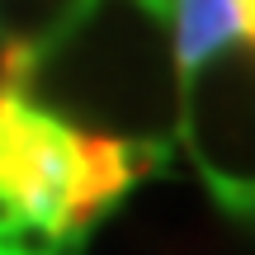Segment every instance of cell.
<instances>
[{
  "instance_id": "obj_2",
  "label": "cell",
  "mask_w": 255,
  "mask_h": 255,
  "mask_svg": "<svg viewBox=\"0 0 255 255\" xmlns=\"http://www.w3.org/2000/svg\"><path fill=\"white\" fill-rule=\"evenodd\" d=\"M194 170L237 222L255 227V43L218 47L208 62L180 71V119Z\"/></svg>"
},
{
  "instance_id": "obj_3",
  "label": "cell",
  "mask_w": 255,
  "mask_h": 255,
  "mask_svg": "<svg viewBox=\"0 0 255 255\" xmlns=\"http://www.w3.org/2000/svg\"><path fill=\"white\" fill-rule=\"evenodd\" d=\"M76 180V132L24 95H0V199L19 218L62 222Z\"/></svg>"
},
{
  "instance_id": "obj_10",
  "label": "cell",
  "mask_w": 255,
  "mask_h": 255,
  "mask_svg": "<svg viewBox=\"0 0 255 255\" xmlns=\"http://www.w3.org/2000/svg\"><path fill=\"white\" fill-rule=\"evenodd\" d=\"M151 5H161V9H170V0H151Z\"/></svg>"
},
{
  "instance_id": "obj_9",
  "label": "cell",
  "mask_w": 255,
  "mask_h": 255,
  "mask_svg": "<svg viewBox=\"0 0 255 255\" xmlns=\"http://www.w3.org/2000/svg\"><path fill=\"white\" fill-rule=\"evenodd\" d=\"M237 14H241V38L255 43V0H237Z\"/></svg>"
},
{
  "instance_id": "obj_6",
  "label": "cell",
  "mask_w": 255,
  "mask_h": 255,
  "mask_svg": "<svg viewBox=\"0 0 255 255\" xmlns=\"http://www.w3.org/2000/svg\"><path fill=\"white\" fill-rule=\"evenodd\" d=\"M90 5L95 0H0V33L38 57L62 33H71Z\"/></svg>"
},
{
  "instance_id": "obj_5",
  "label": "cell",
  "mask_w": 255,
  "mask_h": 255,
  "mask_svg": "<svg viewBox=\"0 0 255 255\" xmlns=\"http://www.w3.org/2000/svg\"><path fill=\"white\" fill-rule=\"evenodd\" d=\"M170 5H175V38H170L175 71L208 62L218 47L241 38L237 0H170Z\"/></svg>"
},
{
  "instance_id": "obj_4",
  "label": "cell",
  "mask_w": 255,
  "mask_h": 255,
  "mask_svg": "<svg viewBox=\"0 0 255 255\" xmlns=\"http://www.w3.org/2000/svg\"><path fill=\"white\" fill-rule=\"evenodd\" d=\"M71 132H76V180L57 227L71 237H90V227L100 218H109V208L132 184H128L123 156H119V137L90 132V128H71Z\"/></svg>"
},
{
  "instance_id": "obj_7",
  "label": "cell",
  "mask_w": 255,
  "mask_h": 255,
  "mask_svg": "<svg viewBox=\"0 0 255 255\" xmlns=\"http://www.w3.org/2000/svg\"><path fill=\"white\" fill-rule=\"evenodd\" d=\"M85 237L52 227L38 218H9L0 222V255H81Z\"/></svg>"
},
{
  "instance_id": "obj_8",
  "label": "cell",
  "mask_w": 255,
  "mask_h": 255,
  "mask_svg": "<svg viewBox=\"0 0 255 255\" xmlns=\"http://www.w3.org/2000/svg\"><path fill=\"white\" fill-rule=\"evenodd\" d=\"M28 66H33V52L0 33V95H19V90H24Z\"/></svg>"
},
{
  "instance_id": "obj_1",
  "label": "cell",
  "mask_w": 255,
  "mask_h": 255,
  "mask_svg": "<svg viewBox=\"0 0 255 255\" xmlns=\"http://www.w3.org/2000/svg\"><path fill=\"white\" fill-rule=\"evenodd\" d=\"M151 0H95L71 33L33 57L24 100L76 128L109 137H151L175 146L180 95L170 85V47Z\"/></svg>"
}]
</instances>
